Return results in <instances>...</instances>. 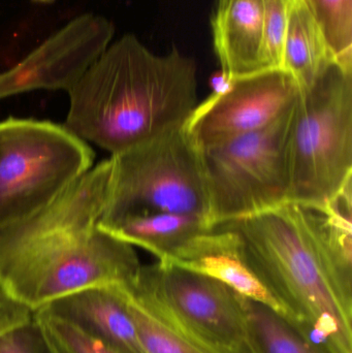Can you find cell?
<instances>
[{"instance_id": "obj_3", "label": "cell", "mask_w": 352, "mask_h": 353, "mask_svg": "<svg viewBox=\"0 0 352 353\" xmlns=\"http://www.w3.org/2000/svg\"><path fill=\"white\" fill-rule=\"evenodd\" d=\"M68 94L63 125L117 155L185 125L198 105V68L178 50L156 55L136 35L125 34Z\"/></svg>"}, {"instance_id": "obj_17", "label": "cell", "mask_w": 352, "mask_h": 353, "mask_svg": "<svg viewBox=\"0 0 352 353\" xmlns=\"http://www.w3.org/2000/svg\"><path fill=\"white\" fill-rule=\"evenodd\" d=\"M320 23L336 59L352 64V0H303Z\"/></svg>"}, {"instance_id": "obj_16", "label": "cell", "mask_w": 352, "mask_h": 353, "mask_svg": "<svg viewBox=\"0 0 352 353\" xmlns=\"http://www.w3.org/2000/svg\"><path fill=\"white\" fill-rule=\"evenodd\" d=\"M250 335L258 353H328L266 305L244 298Z\"/></svg>"}, {"instance_id": "obj_2", "label": "cell", "mask_w": 352, "mask_h": 353, "mask_svg": "<svg viewBox=\"0 0 352 353\" xmlns=\"http://www.w3.org/2000/svg\"><path fill=\"white\" fill-rule=\"evenodd\" d=\"M112 157L91 168L43 209L0 230V292L35 312L97 285L130 286L141 269L132 245L99 228Z\"/></svg>"}, {"instance_id": "obj_7", "label": "cell", "mask_w": 352, "mask_h": 353, "mask_svg": "<svg viewBox=\"0 0 352 353\" xmlns=\"http://www.w3.org/2000/svg\"><path fill=\"white\" fill-rule=\"evenodd\" d=\"M111 157V188L101 217L161 211L210 221L200 148L186 124Z\"/></svg>"}, {"instance_id": "obj_4", "label": "cell", "mask_w": 352, "mask_h": 353, "mask_svg": "<svg viewBox=\"0 0 352 353\" xmlns=\"http://www.w3.org/2000/svg\"><path fill=\"white\" fill-rule=\"evenodd\" d=\"M287 159L289 203L326 208L351 190L352 64L335 60L301 90Z\"/></svg>"}, {"instance_id": "obj_9", "label": "cell", "mask_w": 352, "mask_h": 353, "mask_svg": "<svg viewBox=\"0 0 352 353\" xmlns=\"http://www.w3.org/2000/svg\"><path fill=\"white\" fill-rule=\"evenodd\" d=\"M301 93L284 70H270L231 81L229 89L196 107L188 130L200 148L262 130L287 113Z\"/></svg>"}, {"instance_id": "obj_15", "label": "cell", "mask_w": 352, "mask_h": 353, "mask_svg": "<svg viewBox=\"0 0 352 353\" xmlns=\"http://www.w3.org/2000/svg\"><path fill=\"white\" fill-rule=\"evenodd\" d=\"M335 60L313 12L303 0H291L283 45L282 70L304 90Z\"/></svg>"}, {"instance_id": "obj_19", "label": "cell", "mask_w": 352, "mask_h": 353, "mask_svg": "<svg viewBox=\"0 0 352 353\" xmlns=\"http://www.w3.org/2000/svg\"><path fill=\"white\" fill-rule=\"evenodd\" d=\"M54 353H124L41 310L33 312Z\"/></svg>"}, {"instance_id": "obj_8", "label": "cell", "mask_w": 352, "mask_h": 353, "mask_svg": "<svg viewBox=\"0 0 352 353\" xmlns=\"http://www.w3.org/2000/svg\"><path fill=\"white\" fill-rule=\"evenodd\" d=\"M293 107L262 130L200 148L212 226L287 203Z\"/></svg>"}, {"instance_id": "obj_18", "label": "cell", "mask_w": 352, "mask_h": 353, "mask_svg": "<svg viewBox=\"0 0 352 353\" xmlns=\"http://www.w3.org/2000/svg\"><path fill=\"white\" fill-rule=\"evenodd\" d=\"M127 294L128 311L136 325L138 341L145 353H206L159 323L132 296Z\"/></svg>"}, {"instance_id": "obj_10", "label": "cell", "mask_w": 352, "mask_h": 353, "mask_svg": "<svg viewBox=\"0 0 352 353\" xmlns=\"http://www.w3.org/2000/svg\"><path fill=\"white\" fill-rule=\"evenodd\" d=\"M115 26L81 14L50 35L16 65L0 72V99L33 90L70 91L112 43Z\"/></svg>"}, {"instance_id": "obj_20", "label": "cell", "mask_w": 352, "mask_h": 353, "mask_svg": "<svg viewBox=\"0 0 352 353\" xmlns=\"http://www.w3.org/2000/svg\"><path fill=\"white\" fill-rule=\"evenodd\" d=\"M291 0H264L262 70H282L283 45Z\"/></svg>"}, {"instance_id": "obj_5", "label": "cell", "mask_w": 352, "mask_h": 353, "mask_svg": "<svg viewBox=\"0 0 352 353\" xmlns=\"http://www.w3.org/2000/svg\"><path fill=\"white\" fill-rule=\"evenodd\" d=\"M128 294L159 323L206 353H258L244 298L218 280L173 263L141 265Z\"/></svg>"}, {"instance_id": "obj_14", "label": "cell", "mask_w": 352, "mask_h": 353, "mask_svg": "<svg viewBox=\"0 0 352 353\" xmlns=\"http://www.w3.org/2000/svg\"><path fill=\"white\" fill-rule=\"evenodd\" d=\"M99 228L132 246H138L158 259L171 261L194 236L213 228L210 221L194 214L143 211L101 217Z\"/></svg>"}, {"instance_id": "obj_6", "label": "cell", "mask_w": 352, "mask_h": 353, "mask_svg": "<svg viewBox=\"0 0 352 353\" xmlns=\"http://www.w3.org/2000/svg\"><path fill=\"white\" fill-rule=\"evenodd\" d=\"M94 152L64 125L0 121V230L43 209L92 168Z\"/></svg>"}, {"instance_id": "obj_11", "label": "cell", "mask_w": 352, "mask_h": 353, "mask_svg": "<svg viewBox=\"0 0 352 353\" xmlns=\"http://www.w3.org/2000/svg\"><path fill=\"white\" fill-rule=\"evenodd\" d=\"M125 288L91 286L57 299L39 310L120 352L145 353L128 311Z\"/></svg>"}, {"instance_id": "obj_13", "label": "cell", "mask_w": 352, "mask_h": 353, "mask_svg": "<svg viewBox=\"0 0 352 353\" xmlns=\"http://www.w3.org/2000/svg\"><path fill=\"white\" fill-rule=\"evenodd\" d=\"M264 0H217L213 39L221 74L227 81L264 72Z\"/></svg>"}, {"instance_id": "obj_12", "label": "cell", "mask_w": 352, "mask_h": 353, "mask_svg": "<svg viewBox=\"0 0 352 353\" xmlns=\"http://www.w3.org/2000/svg\"><path fill=\"white\" fill-rule=\"evenodd\" d=\"M167 263L218 280L243 298L285 316L279 303L242 261L235 234L225 226L213 225L194 236Z\"/></svg>"}, {"instance_id": "obj_22", "label": "cell", "mask_w": 352, "mask_h": 353, "mask_svg": "<svg viewBox=\"0 0 352 353\" xmlns=\"http://www.w3.org/2000/svg\"><path fill=\"white\" fill-rule=\"evenodd\" d=\"M33 312L0 292V334L30 321Z\"/></svg>"}, {"instance_id": "obj_1", "label": "cell", "mask_w": 352, "mask_h": 353, "mask_svg": "<svg viewBox=\"0 0 352 353\" xmlns=\"http://www.w3.org/2000/svg\"><path fill=\"white\" fill-rule=\"evenodd\" d=\"M219 225L304 337L352 353L351 193L326 208L287 201Z\"/></svg>"}, {"instance_id": "obj_21", "label": "cell", "mask_w": 352, "mask_h": 353, "mask_svg": "<svg viewBox=\"0 0 352 353\" xmlns=\"http://www.w3.org/2000/svg\"><path fill=\"white\" fill-rule=\"evenodd\" d=\"M0 353H54L34 316L0 334Z\"/></svg>"}]
</instances>
